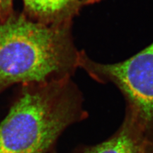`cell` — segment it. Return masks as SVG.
Returning <instances> with one entry per match:
<instances>
[{
    "label": "cell",
    "instance_id": "6da1fadb",
    "mask_svg": "<svg viewBox=\"0 0 153 153\" xmlns=\"http://www.w3.org/2000/svg\"><path fill=\"white\" fill-rule=\"evenodd\" d=\"M71 28L36 22L14 11L0 21V92L15 84L70 79L82 55Z\"/></svg>",
    "mask_w": 153,
    "mask_h": 153
},
{
    "label": "cell",
    "instance_id": "7a4b0ae2",
    "mask_svg": "<svg viewBox=\"0 0 153 153\" xmlns=\"http://www.w3.org/2000/svg\"><path fill=\"white\" fill-rule=\"evenodd\" d=\"M87 115L71 78L23 85L0 123V153H50L63 132Z\"/></svg>",
    "mask_w": 153,
    "mask_h": 153
},
{
    "label": "cell",
    "instance_id": "3957f363",
    "mask_svg": "<svg viewBox=\"0 0 153 153\" xmlns=\"http://www.w3.org/2000/svg\"><path fill=\"white\" fill-rule=\"evenodd\" d=\"M79 68L95 81L112 84L125 98L126 111L153 131V43L116 63H101L82 51Z\"/></svg>",
    "mask_w": 153,
    "mask_h": 153
},
{
    "label": "cell",
    "instance_id": "277c9868",
    "mask_svg": "<svg viewBox=\"0 0 153 153\" xmlns=\"http://www.w3.org/2000/svg\"><path fill=\"white\" fill-rule=\"evenodd\" d=\"M80 153H153V131L126 111L123 123L112 136Z\"/></svg>",
    "mask_w": 153,
    "mask_h": 153
},
{
    "label": "cell",
    "instance_id": "5b68a950",
    "mask_svg": "<svg viewBox=\"0 0 153 153\" xmlns=\"http://www.w3.org/2000/svg\"><path fill=\"white\" fill-rule=\"evenodd\" d=\"M101 0H23L24 13L36 22L48 25L72 24L85 7Z\"/></svg>",
    "mask_w": 153,
    "mask_h": 153
},
{
    "label": "cell",
    "instance_id": "8992f818",
    "mask_svg": "<svg viewBox=\"0 0 153 153\" xmlns=\"http://www.w3.org/2000/svg\"><path fill=\"white\" fill-rule=\"evenodd\" d=\"M13 11V0H0V21L9 16Z\"/></svg>",
    "mask_w": 153,
    "mask_h": 153
},
{
    "label": "cell",
    "instance_id": "52a82bcc",
    "mask_svg": "<svg viewBox=\"0 0 153 153\" xmlns=\"http://www.w3.org/2000/svg\"><path fill=\"white\" fill-rule=\"evenodd\" d=\"M50 153H57V152H56V151H55V150H53V151H51V152H50ZM74 153H78V152H74Z\"/></svg>",
    "mask_w": 153,
    "mask_h": 153
}]
</instances>
